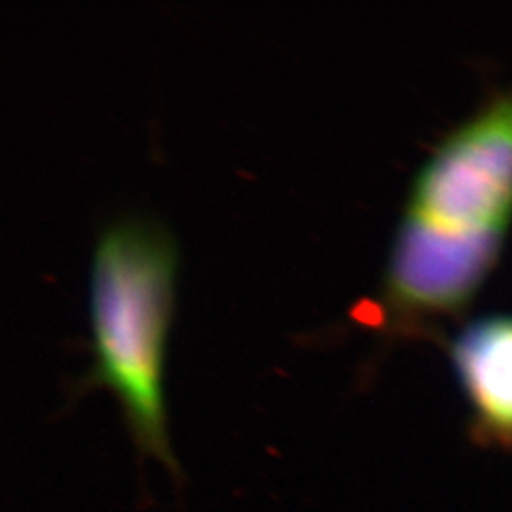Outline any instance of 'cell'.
Listing matches in <instances>:
<instances>
[{
    "label": "cell",
    "mask_w": 512,
    "mask_h": 512,
    "mask_svg": "<svg viewBox=\"0 0 512 512\" xmlns=\"http://www.w3.org/2000/svg\"><path fill=\"white\" fill-rule=\"evenodd\" d=\"M177 272L179 243L162 220L126 213L99 230L88 283L92 363L74 382L73 393L109 389L141 456L181 478L165 403Z\"/></svg>",
    "instance_id": "7a4b0ae2"
},
{
    "label": "cell",
    "mask_w": 512,
    "mask_h": 512,
    "mask_svg": "<svg viewBox=\"0 0 512 512\" xmlns=\"http://www.w3.org/2000/svg\"><path fill=\"white\" fill-rule=\"evenodd\" d=\"M450 359L476 446L512 452V315L465 323L450 342Z\"/></svg>",
    "instance_id": "3957f363"
},
{
    "label": "cell",
    "mask_w": 512,
    "mask_h": 512,
    "mask_svg": "<svg viewBox=\"0 0 512 512\" xmlns=\"http://www.w3.org/2000/svg\"><path fill=\"white\" fill-rule=\"evenodd\" d=\"M512 222V86L442 135L404 202L374 308L389 334H435L492 274Z\"/></svg>",
    "instance_id": "6da1fadb"
}]
</instances>
